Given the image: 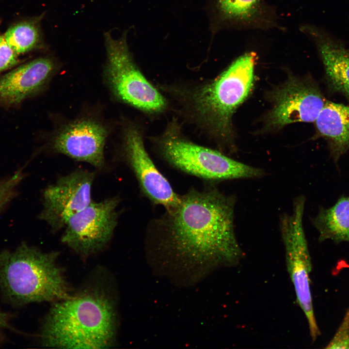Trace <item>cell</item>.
<instances>
[{"label":"cell","instance_id":"obj_15","mask_svg":"<svg viewBox=\"0 0 349 349\" xmlns=\"http://www.w3.org/2000/svg\"><path fill=\"white\" fill-rule=\"evenodd\" d=\"M315 122L338 159L349 148V107L326 101Z\"/></svg>","mask_w":349,"mask_h":349},{"label":"cell","instance_id":"obj_13","mask_svg":"<svg viewBox=\"0 0 349 349\" xmlns=\"http://www.w3.org/2000/svg\"><path fill=\"white\" fill-rule=\"evenodd\" d=\"M50 57L38 58L22 64L0 78V105H19L46 84L55 69Z\"/></svg>","mask_w":349,"mask_h":349},{"label":"cell","instance_id":"obj_8","mask_svg":"<svg viewBox=\"0 0 349 349\" xmlns=\"http://www.w3.org/2000/svg\"><path fill=\"white\" fill-rule=\"evenodd\" d=\"M118 203L116 197L92 202L68 220L62 242L81 254L100 251L110 240L117 225Z\"/></svg>","mask_w":349,"mask_h":349},{"label":"cell","instance_id":"obj_22","mask_svg":"<svg viewBox=\"0 0 349 349\" xmlns=\"http://www.w3.org/2000/svg\"><path fill=\"white\" fill-rule=\"evenodd\" d=\"M10 316L0 309V333L10 327Z\"/></svg>","mask_w":349,"mask_h":349},{"label":"cell","instance_id":"obj_5","mask_svg":"<svg viewBox=\"0 0 349 349\" xmlns=\"http://www.w3.org/2000/svg\"><path fill=\"white\" fill-rule=\"evenodd\" d=\"M174 122L155 140L159 155L174 168L209 181L261 177L264 171L235 160L182 136Z\"/></svg>","mask_w":349,"mask_h":349},{"label":"cell","instance_id":"obj_4","mask_svg":"<svg viewBox=\"0 0 349 349\" xmlns=\"http://www.w3.org/2000/svg\"><path fill=\"white\" fill-rule=\"evenodd\" d=\"M58 253H46L22 243L0 252V290L10 302L22 305L68 298L69 289Z\"/></svg>","mask_w":349,"mask_h":349},{"label":"cell","instance_id":"obj_19","mask_svg":"<svg viewBox=\"0 0 349 349\" xmlns=\"http://www.w3.org/2000/svg\"><path fill=\"white\" fill-rule=\"evenodd\" d=\"M24 174L18 170L9 177L0 180V212L13 200L17 194V188Z\"/></svg>","mask_w":349,"mask_h":349},{"label":"cell","instance_id":"obj_17","mask_svg":"<svg viewBox=\"0 0 349 349\" xmlns=\"http://www.w3.org/2000/svg\"><path fill=\"white\" fill-rule=\"evenodd\" d=\"M319 49L329 80L334 89L349 96V56L341 48L321 43Z\"/></svg>","mask_w":349,"mask_h":349},{"label":"cell","instance_id":"obj_16","mask_svg":"<svg viewBox=\"0 0 349 349\" xmlns=\"http://www.w3.org/2000/svg\"><path fill=\"white\" fill-rule=\"evenodd\" d=\"M312 222L319 241L349 242V196L340 198L329 208H321Z\"/></svg>","mask_w":349,"mask_h":349},{"label":"cell","instance_id":"obj_7","mask_svg":"<svg viewBox=\"0 0 349 349\" xmlns=\"http://www.w3.org/2000/svg\"><path fill=\"white\" fill-rule=\"evenodd\" d=\"M305 201L302 195L295 198L292 214H284L280 217V227L287 270L297 303L305 316L310 335L314 342L320 332L315 316L310 289L312 262L302 221Z\"/></svg>","mask_w":349,"mask_h":349},{"label":"cell","instance_id":"obj_12","mask_svg":"<svg viewBox=\"0 0 349 349\" xmlns=\"http://www.w3.org/2000/svg\"><path fill=\"white\" fill-rule=\"evenodd\" d=\"M107 135L103 125L92 120H80L62 129L53 140V148L72 159L101 168L105 163L104 148Z\"/></svg>","mask_w":349,"mask_h":349},{"label":"cell","instance_id":"obj_14","mask_svg":"<svg viewBox=\"0 0 349 349\" xmlns=\"http://www.w3.org/2000/svg\"><path fill=\"white\" fill-rule=\"evenodd\" d=\"M217 19L237 30H283L274 8L266 0H215Z\"/></svg>","mask_w":349,"mask_h":349},{"label":"cell","instance_id":"obj_21","mask_svg":"<svg viewBox=\"0 0 349 349\" xmlns=\"http://www.w3.org/2000/svg\"><path fill=\"white\" fill-rule=\"evenodd\" d=\"M17 54L9 46L3 35H0V73L18 63Z\"/></svg>","mask_w":349,"mask_h":349},{"label":"cell","instance_id":"obj_10","mask_svg":"<svg viewBox=\"0 0 349 349\" xmlns=\"http://www.w3.org/2000/svg\"><path fill=\"white\" fill-rule=\"evenodd\" d=\"M270 98L273 107L267 122L273 127L315 122L326 101L315 86L295 77L274 90Z\"/></svg>","mask_w":349,"mask_h":349},{"label":"cell","instance_id":"obj_2","mask_svg":"<svg viewBox=\"0 0 349 349\" xmlns=\"http://www.w3.org/2000/svg\"><path fill=\"white\" fill-rule=\"evenodd\" d=\"M116 318L108 295L96 289L84 290L54 303L42 325V344L63 349L109 348L115 336Z\"/></svg>","mask_w":349,"mask_h":349},{"label":"cell","instance_id":"obj_3","mask_svg":"<svg viewBox=\"0 0 349 349\" xmlns=\"http://www.w3.org/2000/svg\"><path fill=\"white\" fill-rule=\"evenodd\" d=\"M256 60L245 52L213 81L179 93L191 118L221 145L232 148V117L252 90Z\"/></svg>","mask_w":349,"mask_h":349},{"label":"cell","instance_id":"obj_1","mask_svg":"<svg viewBox=\"0 0 349 349\" xmlns=\"http://www.w3.org/2000/svg\"><path fill=\"white\" fill-rule=\"evenodd\" d=\"M236 203L234 195L214 186L192 189L150 228L163 247L175 253L206 257L215 265L236 266L244 254L235 232Z\"/></svg>","mask_w":349,"mask_h":349},{"label":"cell","instance_id":"obj_11","mask_svg":"<svg viewBox=\"0 0 349 349\" xmlns=\"http://www.w3.org/2000/svg\"><path fill=\"white\" fill-rule=\"evenodd\" d=\"M124 151L128 165L135 175L140 190L152 203L166 210L176 206L180 195L176 193L148 155L139 130L133 127L125 132Z\"/></svg>","mask_w":349,"mask_h":349},{"label":"cell","instance_id":"obj_20","mask_svg":"<svg viewBox=\"0 0 349 349\" xmlns=\"http://www.w3.org/2000/svg\"><path fill=\"white\" fill-rule=\"evenodd\" d=\"M326 349H349V308Z\"/></svg>","mask_w":349,"mask_h":349},{"label":"cell","instance_id":"obj_9","mask_svg":"<svg viewBox=\"0 0 349 349\" xmlns=\"http://www.w3.org/2000/svg\"><path fill=\"white\" fill-rule=\"evenodd\" d=\"M94 174L79 170L60 178L43 192V208L39 217L56 231L91 202Z\"/></svg>","mask_w":349,"mask_h":349},{"label":"cell","instance_id":"obj_18","mask_svg":"<svg viewBox=\"0 0 349 349\" xmlns=\"http://www.w3.org/2000/svg\"><path fill=\"white\" fill-rule=\"evenodd\" d=\"M43 15L32 20L24 21L9 28L4 37L17 54H24L43 46L44 41L40 28Z\"/></svg>","mask_w":349,"mask_h":349},{"label":"cell","instance_id":"obj_6","mask_svg":"<svg viewBox=\"0 0 349 349\" xmlns=\"http://www.w3.org/2000/svg\"><path fill=\"white\" fill-rule=\"evenodd\" d=\"M107 52L105 75L113 94L119 100L148 113L162 111L167 106L163 96L141 73L133 61L126 34L114 39L105 34Z\"/></svg>","mask_w":349,"mask_h":349}]
</instances>
